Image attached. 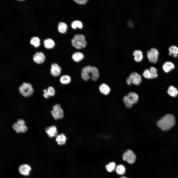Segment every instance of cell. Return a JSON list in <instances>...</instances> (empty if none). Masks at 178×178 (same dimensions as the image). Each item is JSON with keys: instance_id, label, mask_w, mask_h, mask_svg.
Instances as JSON below:
<instances>
[{"instance_id": "obj_1", "label": "cell", "mask_w": 178, "mask_h": 178, "mask_svg": "<svg viewBox=\"0 0 178 178\" xmlns=\"http://www.w3.org/2000/svg\"><path fill=\"white\" fill-rule=\"evenodd\" d=\"M81 77L85 81H87L91 78L94 81H97L99 77L98 69L96 67L90 66H87L82 69Z\"/></svg>"}, {"instance_id": "obj_2", "label": "cell", "mask_w": 178, "mask_h": 178, "mask_svg": "<svg viewBox=\"0 0 178 178\" xmlns=\"http://www.w3.org/2000/svg\"><path fill=\"white\" fill-rule=\"evenodd\" d=\"M175 123V118L174 116L171 114H168L158 120L157 125L161 130L167 131L173 127Z\"/></svg>"}, {"instance_id": "obj_3", "label": "cell", "mask_w": 178, "mask_h": 178, "mask_svg": "<svg viewBox=\"0 0 178 178\" xmlns=\"http://www.w3.org/2000/svg\"><path fill=\"white\" fill-rule=\"evenodd\" d=\"M139 98L138 94L134 92H130L128 95L123 98V101L125 107L127 108L131 109L134 104H136Z\"/></svg>"}, {"instance_id": "obj_4", "label": "cell", "mask_w": 178, "mask_h": 178, "mask_svg": "<svg viewBox=\"0 0 178 178\" xmlns=\"http://www.w3.org/2000/svg\"><path fill=\"white\" fill-rule=\"evenodd\" d=\"M71 43L73 46L79 49L85 48L87 44L84 36L81 34L75 35L71 39Z\"/></svg>"}, {"instance_id": "obj_5", "label": "cell", "mask_w": 178, "mask_h": 178, "mask_svg": "<svg viewBox=\"0 0 178 178\" xmlns=\"http://www.w3.org/2000/svg\"><path fill=\"white\" fill-rule=\"evenodd\" d=\"M19 90L23 96L28 97L33 94L34 90L32 85L30 83H23L19 88Z\"/></svg>"}, {"instance_id": "obj_6", "label": "cell", "mask_w": 178, "mask_h": 178, "mask_svg": "<svg viewBox=\"0 0 178 178\" xmlns=\"http://www.w3.org/2000/svg\"><path fill=\"white\" fill-rule=\"evenodd\" d=\"M53 110L51 111V114L54 119L58 120L63 118L64 116V111L60 105L56 104L53 107Z\"/></svg>"}, {"instance_id": "obj_7", "label": "cell", "mask_w": 178, "mask_h": 178, "mask_svg": "<svg viewBox=\"0 0 178 178\" xmlns=\"http://www.w3.org/2000/svg\"><path fill=\"white\" fill-rule=\"evenodd\" d=\"M123 160L129 164H133L135 161L136 157L134 153L132 150L128 149L123 153L122 156Z\"/></svg>"}, {"instance_id": "obj_8", "label": "cell", "mask_w": 178, "mask_h": 178, "mask_svg": "<svg viewBox=\"0 0 178 178\" xmlns=\"http://www.w3.org/2000/svg\"><path fill=\"white\" fill-rule=\"evenodd\" d=\"M159 52L156 48H152L147 51V56L151 62L156 63L158 61Z\"/></svg>"}, {"instance_id": "obj_9", "label": "cell", "mask_w": 178, "mask_h": 178, "mask_svg": "<svg viewBox=\"0 0 178 178\" xmlns=\"http://www.w3.org/2000/svg\"><path fill=\"white\" fill-rule=\"evenodd\" d=\"M130 78L132 83L136 85H139L141 81V78L139 74L135 72L131 73L129 76Z\"/></svg>"}, {"instance_id": "obj_10", "label": "cell", "mask_w": 178, "mask_h": 178, "mask_svg": "<svg viewBox=\"0 0 178 178\" xmlns=\"http://www.w3.org/2000/svg\"><path fill=\"white\" fill-rule=\"evenodd\" d=\"M33 59L35 63L41 64L44 62L45 59V57L43 52H36L34 55Z\"/></svg>"}, {"instance_id": "obj_11", "label": "cell", "mask_w": 178, "mask_h": 178, "mask_svg": "<svg viewBox=\"0 0 178 178\" xmlns=\"http://www.w3.org/2000/svg\"><path fill=\"white\" fill-rule=\"evenodd\" d=\"M31 170L30 166L26 164H23L21 165L19 168L20 173L24 176H28Z\"/></svg>"}, {"instance_id": "obj_12", "label": "cell", "mask_w": 178, "mask_h": 178, "mask_svg": "<svg viewBox=\"0 0 178 178\" xmlns=\"http://www.w3.org/2000/svg\"><path fill=\"white\" fill-rule=\"evenodd\" d=\"M61 69L57 64L53 63L51 65L50 73L54 76L57 77L59 76L61 73Z\"/></svg>"}, {"instance_id": "obj_13", "label": "cell", "mask_w": 178, "mask_h": 178, "mask_svg": "<svg viewBox=\"0 0 178 178\" xmlns=\"http://www.w3.org/2000/svg\"><path fill=\"white\" fill-rule=\"evenodd\" d=\"M45 132L50 138L56 137L57 135V128L56 126L54 125L47 127L45 129Z\"/></svg>"}, {"instance_id": "obj_14", "label": "cell", "mask_w": 178, "mask_h": 178, "mask_svg": "<svg viewBox=\"0 0 178 178\" xmlns=\"http://www.w3.org/2000/svg\"><path fill=\"white\" fill-rule=\"evenodd\" d=\"M175 67V65L174 63L170 61L165 62L162 66L163 71L166 73L170 72L174 69Z\"/></svg>"}, {"instance_id": "obj_15", "label": "cell", "mask_w": 178, "mask_h": 178, "mask_svg": "<svg viewBox=\"0 0 178 178\" xmlns=\"http://www.w3.org/2000/svg\"><path fill=\"white\" fill-rule=\"evenodd\" d=\"M67 138L65 134L63 133L57 135L56 136V140L58 144L60 145H63L66 143Z\"/></svg>"}, {"instance_id": "obj_16", "label": "cell", "mask_w": 178, "mask_h": 178, "mask_svg": "<svg viewBox=\"0 0 178 178\" xmlns=\"http://www.w3.org/2000/svg\"><path fill=\"white\" fill-rule=\"evenodd\" d=\"M168 94L170 96L175 97L178 95V90L177 88L172 85L170 86L167 91Z\"/></svg>"}, {"instance_id": "obj_17", "label": "cell", "mask_w": 178, "mask_h": 178, "mask_svg": "<svg viewBox=\"0 0 178 178\" xmlns=\"http://www.w3.org/2000/svg\"><path fill=\"white\" fill-rule=\"evenodd\" d=\"M134 59L136 62H139L142 61L143 58V53L139 50H136L133 53Z\"/></svg>"}, {"instance_id": "obj_18", "label": "cell", "mask_w": 178, "mask_h": 178, "mask_svg": "<svg viewBox=\"0 0 178 178\" xmlns=\"http://www.w3.org/2000/svg\"><path fill=\"white\" fill-rule=\"evenodd\" d=\"M143 76L147 79H152L156 78L158 76L157 73L153 74L151 72L149 69H145L142 73Z\"/></svg>"}, {"instance_id": "obj_19", "label": "cell", "mask_w": 178, "mask_h": 178, "mask_svg": "<svg viewBox=\"0 0 178 178\" xmlns=\"http://www.w3.org/2000/svg\"><path fill=\"white\" fill-rule=\"evenodd\" d=\"M168 55L173 56L174 58H177L178 55V47L176 46L172 45L170 46L168 48Z\"/></svg>"}, {"instance_id": "obj_20", "label": "cell", "mask_w": 178, "mask_h": 178, "mask_svg": "<svg viewBox=\"0 0 178 178\" xmlns=\"http://www.w3.org/2000/svg\"><path fill=\"white\" fill-rule=\"evenodd\" d=\"M99 90L101 93L105 95L108 94L111 90L109 87L104 83H102L100 85L99 87Z\"/></svg>"}, {"instance_id": "obj_21", "label": "cell", "mask_w": 178, "mask_h": 178, "mask_svg": "<svg viewBox=\"0 0 178 178\" xmlns=\"http://www.w3.org/2000/svg\"><path fill=\"white\" fill-rule=\"evenodd\" d=\"M72 57L73 60L75 62H79L83 59L84 55L81 52H75L72 54Z\"/></svg>"}, {"instance_id": "obj_22", "label": "cell", "mask_w": 178, "mask_h": 178, "mask_svg": "<svg viewBox=\"0 0 178 178\" xmlns=\"http://www.w3.org/2000/svg\"><path fill=\"white\" fill-rule=\"evenodd\" d=\"M44 47L47 49H50L55 45L54 41L51 39L48 38L45 40L44 41Z\"/></svg>"}, {"instance_id": "obj_23", "label": "cell", "mask_w": 178, "mask_h": 178, "mask_svg": "<svg viewBox=\"0 0 178 178\" xmlns=\"http://www.w3.org/2000/svg\"><path fill=\"white\" fill-rule=\"evenodd\" d=\"M58 30L61 33H65L67 30V26L66 23L62 22L59 23L58 25Z\"/></svg>"}, {"instance_id": "obj_24", "label": "cell", "mask_w": 178, "mask_h": 178, "mask_svg": "<svg viewBox=\"0 0 178 178\" xmlns=\"http://www.w3.org/2000/svg\"><path fill=\"white\" fill-rule=\"evenodd\" d=\"M71 81L70 77L67 75H64L61 76L60 78V81L62 84L66 85L69 83Z\"/></svg>"}, {"instance_id": "obj_25", "label": "cell", "mask_w": 178, "mask_h": 178, "mask_svg": "<svg viewBox=\"0 0 178 178\" xmlns=\"http://www.w3.org/2000/svg\"><path fill=\"white\" fill-rule=\"evenodd\" d=\"M115 171L116 173L119 175H123L125 172L126 169L125 167L123 165L119 164L116 167Z\"/></svg>"}, {"instance_id": "obj_26", "label": "cell", "mask_w": 178, "mask_h": 178, "mask_svg": "<svg viewBox=\"0 0 178 178\" xmlns=\"http://www.w3.org/2000/svg\"><path fill=\"white\" fill-rule=\"evenodd\" d=\"M71 26L74 29H76L77 27L81 29L83 25L81 21L78 20H75L72 22Z\"/></svg>"}, {"instance_id": "obj_27", "label": "cell", "mask_w": 178, "mask_h": 178, "mask_svg": "<svg viewBox=\"0 0 178 178\" xmlns=\"http://www.w3.org/2000/svg\"><path fill=\"white\" fill-rule=\"evenodd\" d=\"M40 40L37 37H33L30 40L31 44L34 45L35 47L38 46L40 44Z\"/></svg>"}, {"instance_id": "obj_28", "label": "cell", "mask_w": 178, "mask_h": 178, "mask_svg": "<svg viewBox=\"0 0 178 178\" xmlns=\"http://www.w3.org/2000/svg\"><path fill=\"white\" fill-rule=\"evenodd\" d=\"M116 167L115 164L114 162H111L106 166L107 170L110 172L113 171L115 169Z\"/></svg>"}, {"instance_id": "obj_29", "label": "cell", "mask_w": 178, "mask_h": 178, "mask_svg": "<svg viewBox=\"0 0 178 178\" xmlns=\"http://www.w3.org/2000/svg\"><path fill=\"white\" fill-rule=\"evenodd\" d=\"M48 92L50 96H53L55 93V91L54 89L51 86L48 87L47 89Z\"/></svg>"}, {"instance_id": "obj_30", "label": "cell", "mask_w": 178, "mask_h": 178, "mask_svg": "<svg viewBox=\"0 0 178 178\" xmlns=\"http://www.w3.org/2000/svg\"><path fill=\"white\" fill-rule=\"evenodd\" d=\"M19 129L21 133H25L27 130V128L25 125L21 126H19Z\"/></svg>"}, {"instance_id": "obj_31", "label": "cell", "mask_w": 178, "mask_h": 178, "mask_svg": "<svg viewBox=\"0 0 178 178\" xmlns=\"http://www.w3.org/2000/svg\"><path fill=\"white\" fill-rule=\"evenodd\" d=\"M88 1V0H75L74 1L77 3L81 5L85 4Z\"/></svg>"}, {"instance_id": "obj_32", "label": "cell", "mask_w": 178, "mask_h": 178, "mask_svg": "<svg viewBox=\"0 0 178 178\" xmlns=\"http://www.w3.org/2000/svg\"><path fill=\"white\" fill-rule=\"evenodd\" d=\"M150 71L152 73L155 74L157 73V69L155 67H151L149 69Z\"/></svg>"}, {"instance_id": "obj_33", "label": "cell", "mask_w": 178, "mask_h": 178, "mask_svg": "<svg viewBox=\"0 0 178 178\" xmlns=\"http://www.w3.org/2000/svg\"><path fill=\"white\" fill-rule=\"evenodd\" d=\"M43 92V95L44 97L46 99L48 98L50 96L48 92L47 89H44Z\"/></svg>"}, {"instance_id": "obj_34", "label": "cell", "mask_w": 178, "mask_h": 178, "mask_svg": "<svg viewBox=\"0 0 178 178\" xmlns=\"http://www.w3.org/2000/svg\"><path fill=\"white\" fill-rule=\"evenodd\" d=\"M17 123L20 126L25 125V122L23 120L20 119L17 121Z\"/></svg>"}, {"instance_id": "obj_35", "label": "cell", "mask_w": 178, "mask_h": 178, "mask_svg": "<svg viewBox=\"0 0 178 178\" xmlns=\"http://www.w3.org/2000/svg\"><path fill=\"white\" fill-rule=\"evenodd\" d=\"M19 127V126L17 123H14L12 126V127L13 129L16 131L18 129Z\"/></svg>"}, {"instance_id": "obj_36", "label": "cell", "mask_w": 178, "mask_h": 178, "mask_svg": "<svg viewBox=\"0 0 178 178\" xmlns=\"http://www.w3.org/2000/svg\"><path fill=\"white\" fill-rule=\"evenodd\" d=\"M126 82L127 84L128 85H130L132 83L131 79L129 77L127 78Z\"/></svg>"}, {"instance_id": "obj_37", "label": "cell", "mask_w": 178, "mask_h": 178, "mask_svg": "<svg viewBox=\"0 0 178 178\" xmlns=\"http://www.w3.org/2000/svg\"><path fill=\"white\" fill-rule=\"evenodd\" d=\"M120 178H127L125 177H122Z\"/></svg>"}]
</instances>
